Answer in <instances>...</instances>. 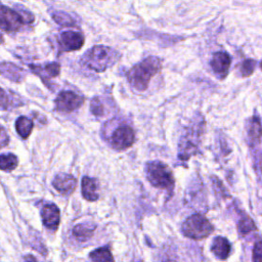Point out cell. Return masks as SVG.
<instances>
[{"label":"cell","instance_id":"1","mask_svg":"<svg viewBox=\"0 0 262 262\" xmlns=\"http://www.w3.org/2000/svg\"><path fill=\"white\" fill-rule=\"evenodd\" d=\"M162 69V60L156 56H148L131 68L127 73L130 85L138 91H144L150 79Z\"/></svg>","mask_w":262,"mask_h":262},{"label":"cell","instance_id":"2","mask_svg":"<svg viewBox=\"0 0 262 262\" xmlns=\"http://www.w3.org/2000/svg\"><path fill=\"white\" fill-rule=\"evenodd\" d=\"M119 58L120 53L115 49L104 45H96L84 54L81 62L92 71L103 72Z\"/></svg>","mask_w":262,"mask_h":262},{"label":"cell","instance_id":"3","mask_svg":"<svg viewBox=\"0 0 262 262\" xmlns=\"http://www.w3.org/2000/svg\"><path fill=\"white\" fill-rule=\"evenodd\" d=\"M147 180L156 187L172 190L174 187V177L171 169L159 161L149 162L145 167Z\"/></svg>","mask_w":262,"mask_h":262},{"label":"cell","instance_id":"4","mask_svg":"<svg viewBox=\"0 0 262 262\" xmlns=\"http://www.w3.org/2000/svg\"><path fill=\"white\" fill-rule=\"evenodd\" d=\"M214 230L213 225L201 214L189 216L182 224V232L192 239H202L209 236Z\"/></svg>","mask_w":262,"mask_h":262},{"label":"cell","instance_id":"5","mask_svg":"<svg viewBox=\"0 0 262 262\" xmlns=\"http://www.w3.org/2000/svg\"><path fill=\"white\" fill-rule=\"evenodd\" d=\"M26 25L20 14L0 2V29L7 33L19 31Z\"/></svg>","mask_w":262,"mask_h":262},{"label":"cell","instance_id":"6","mask_svg":"<svg viewBox=\"0 0 262 262\" xmlns=\"http://www.w3.org/2000/svg\"><path fill=\"white\" fill-rule=\"evenodd\" d=\"M83 102V97L77 93L73 91H62L57 95L55 99V106L59 112L70 113L79 108Z\"/></svg>","mask_w":262,"mask_h":262},{"label":"cell","instance_id":"7","mask_svg":"<svg viewBox=\"0 0 262 262\" xmlns=\"http://www.w3.org/2000/svg\"><path fill=\"white\" fill-rule=\"evenodd\" d=\"M135 140V134L131 127L121 126L117 128L112 135V145L117 149H126L130 147Z\"/></svg>","mask_w":262,"mask_h":262},{"label":"cell","instance_id":"8","mask_svg":"<svg viewBox=\"0 0 262 262\" xmlns=\"http://www.w3.org/2000/svg\"><path fill=\"white\" fill-rule=\"evenodd\" d=\"M84 41L83 34L77 31H64L58 38L59 46L63 51L79 50L83 46Z\"/></svg>","mask_w":262,"mask_h":262},{"label":"cell","instance_id":"9","mask_svg":"<svg viewBox=\"0 0 262 262\" xmlns=\"http://www.w3.org/2000/svg\"><path fill=\"white\" fill-rule=\"evenodd\" d=\"M230 63H231V57L225 51L215 52L210 61L212 70L220 78H224L227 75V73L229 71Z\"/></svg>","mask_w":262,"mask_h":262},{"label":"cell","instance_id":"10","mask_svg":"<svg viewBox=\"0 0 262 262\" xmlns=\"http://www.w3.org/2000/svg\"><path fill=\"white\" fill-rule=\"evenodd\" d=\"M52 185L61 194L69 195L75 190L77 185V180L71 174L59 173L53 178Z\"/></svg>","mask_w":262,"mask_h":262},{"label":"cell","instance_id":"11","mask_svg":"<svg viewBox=\"0 0 262 262\" xmlns=\"http://www.w3.org/2000/svg\"><path fill=\"white\" fill-rule=\"evenodd\" d=\"M41 217L44 226L48 229L55 230L59 225V209L54 204H46L41 210Z\"/></svg>","mask_w":262,"mask_h":262},{"label":"cell","instance_id":"12","mask_svg":"<svg viewBox=\"0 0 262 262\" xmlns=\"http://www.w3.org/2000/svg\"><path fill=\"white\" fill-rule=\"evenodd\" d=\"M81 191L82 195L85 200L89 202H94L98 199V192H97V182L95 179L90 177H83L82 183H81Z\"/></svg>","mask_w":262,"mask_h":262},{"label":"cell","instance_id":"13","mask_svg":"<svg viewBox=\"0 0 262 262\" xmlns=\"http://www.w3.org/2000/svg\"><path fill=\"white\" fill-rule=\"evenodd\" d=\"M23 70L14 63L8 61L0 62V75L13 82H19L23 78Z\"/></svg>","mask_w":262,"mask_h":262},{"label":"cell","instance_id":"14","mask_svg":"<svg viewBox=\"0 0 262 262\" xmlns=\"http://www.w3.org/2000/svg\"><path fill=\"white\" fill-rule=\"evenodd\" d=\"M212 252L221 260H225L230 253V244L227 238L223 236H217L212 243Z\"/></svg>","mask_w":262,"mask_h":262},{"label":"cell","instance_id":"15","mask_svg":"<svg viewBox=\"0 0 262 262\" xmlns=\"http://www.w3.org/2000/svg\"><path fill=\"white\" fill-rule=\"evenodd\" d=\"M31 69L36 74H38L40 77L46 76L48 78H52V77H55V76H57L59 74L60 67L56 62H50V63H47V64H45L43 67L31 66Z\"/></svg>","mask_w":262,"mask_h":262},{"label":"cell","instance_id":"16","mask_svg":"<svg viewBox=\"0 0 262 262\" xmlns=\"http://www.w3.org/2000/svg\"><path fill=\"white\" fill-rule=\"evenodd\" d=\"M33 126H34V125H33V122H32L29 118H27V117H25V116L18 117L17 120L15 121V129H16V132H17V134H18L21 138H24V139H26V138L29 137V135H30L31 132H32Z\"/></svg>","mask_w":262,"mask_h":262},{"label":"cell","instance_id":"17","mask_svg":"<svg viewBox=\"0 0 262 262\" xmlns=\"http://www.w3.org/2000/svg\"><path fill=\"white\" fill-rule=\"evenodd\" d=\"M18 160L13 154H2L0 155V170L10 172L17 166Z\"/></svg>","mask_w":262,"mask_h":262},{"label":"cell","instance_id":"18","mask_svg":"<svg viewBox=\"0 0 262 262\" xmlns=\"http://www.w3.org/2000/svg\"><path fill=\"white\" fill-rule=\"evenodd\" d=\"M94 228L90 224H78L73 228V234L80 241H87L92 236Z\"/></svg>","mask_w":262,"mask_h":262},{"label":"cell","instance_id":"19","mask_svg":"<svg viewBox=\"0 0 262 262\" xmlns=\"http://www.w3.org/2000/svg\"><path fill=\"white\" fill-rule=\"evenodd\" d=\"M53 20L62 27H75L76 21L75 19L67 12L63 11H53L51 13Z\"/></svg>","mask_w":262,"mask_h":262},{"label":"cell","instance_id":"20","mask_svg":"<svg viewBox=\"0 0 262 262\" xmlns=\"http://www.w3.org/2000/svg\"><path fill=\"white\" fill-rule=\"evenodd\" d=\"M89 257L93 261H113L114 257L108 247H102L94 250L89 254Z\"/></svg>","mask_w":262,"mask_h":262},{"label":"cell","instance_id":"21","mask_svg":"<svg viewBox=\"0 0 262 262\" xmlns=\"http://www.w3.org/2000/svg\"><path fill=\"white\" fill-rule=\"evenodd\" d=\"M17 104H19V101H14L12 96H10L2 88H0V106L1 107L8 110V108L14 107Z\"/></svg>","mask_w":262,"mask_h":262},{"label":"cell","instance_id":"22","mask_svg":"<svg viewBox=\"0 0 262 262\" xmlns=\"http://www.w3.org/2000/svg\"><path fill=\"white\" fill-rule=\"evenodd\" d=\"M256 226L253 220L250 217H244L238 222V229L243 234H247L253 230H255Z\"/></svg>","mask_w":262,"mask_h":262},{"label":"cell","instance_id":"23","mask_svg":"<svg viewBox=\"0 0 262 262\" xmlns=\"http://www.w3.org/2000/svg\"><path fill=\"white\" fill-rule=\"evenodd\" d=\"M257 61L254 59H246L241 64V73L244 77L250 76L256 69Z\"/></svg>","mask_w":262,"mask_h":262},{"label":"cell","instance_id":"24","mask_svg":"<svg viewBox=\"0 0 262 262\" xmlns=\"http://www.w3.org/2000/svg\"><path fill=\"white\" fill-rule=\"evenodd\" d=\"M14 9L20 14V16H21L23 19L25 20L26 25H30V24L34 23V19H35L34 14H33L31 11H29L28 9H26L24 6H21V5H15V6H14Z\"/></svg>","mask_w":262,"mask_h":262},{"label":"cell","instance_id":"25","mask_svg":"<svg viewBox=\"0 0 262 262\" xmlns=\"http://www.w3.org/2000/svg\"><path fill=\"white\" fill-rule=\"evenodd\" d=\"M249 134L252 138L256 140H260L261 136V127H260V120L258 118H254L251 123V128L249 131Z\"/></svg>","mask_w":262,"mask_h":262},{"label":"cell","instance_id":"26","mask_svg":"<svg viewBox=\"0 0 262 262\" xmlns=\"http://www.w3.org/2000/svg\"><path fill=\"white\" fill-rule=\"evenodd\" d=\"M101 106H102V105L100 104L99 100L96 99V98H94V99L92 100V102H91V112H92L94 115H96V116H100V115L102 114V107H101Z\"/></svg>","mask_w":262,"mask_h":262},{"label":"cell","instance_id":"27","mask_svg":"<svg viewBox=\"0 0 262 262\" xmlns=\"http://www.w3.org/2000/svg\"><path fill=\"white\" fill-rule=\"evenodd\" d=\"M9 142V137L5 131V129L0 125V148L6 146Z\"/></svg>","mask_w":262,"mask_h":262},{"label":"cell","instance_id":"28","mask_svg":"<svg viewBox=\"0 0 262 262\" xmlns=\"http://www.w3.org/2000/svg\"><path fill=\"white\" fill-rule=\"evenodd\" d=\"M261 254H262V249H261V242L258 241L256 245L254 246L253 250V260L255 261H261Z\"/></svg>","mask_w":262,"mask_h":262},{"label":"cell","instance_id":"29","mask_svg":"<svg viewBox=\"0 0 262 262\" xmlns=\"http://www.w3.org/2000/svg\"><path fill=\"white\" fill-rule=\"evenodd\" d=\"M25 260H36L34 257H25Z\"/></svg>","mask_w":262,"mask_h":262},{"label":"cell","instance_id":"30","mask_svg":"<svg viewBox=\"0 0 262 262\" xmlns=\"http://www.w3.org/2000/svg\"><path fill=\"white\" fill-rule=\"evenodd\" d=\"M3 42V37H2V35H1V33H0V44Z\"/></svg>","mask_w":262,"mask_h":262}]
</instances>
